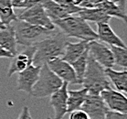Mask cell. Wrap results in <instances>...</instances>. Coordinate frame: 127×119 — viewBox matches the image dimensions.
<instances>
[{
    "mask_svg": "<svg viewBox=\"0 0 127 119\" xmlns=\"http://www.w3.org/2000/svg\"><path fill=\"white\" fill-rule=\"evenodd\" d=\"M41 5L51 21L61 19L69 16V14L53 0H41Z\"/></svg>",
    "mask_w": 127,
    "mask_h": 119,
    "instance_id": "20",
    "label": "cell"
},
{
    "mask_svg": "<svg viewBox=\"0 0 127 119\" xmlns=\"http://www.w3.org/2000/svg\"><path fill=\"white\" fill-rule=\"evenodd\" d=\"M90 119H105L108 108L100 95L88 94L81 107Z\"/></svg>",
    "mask_w": 127,
    "mask_h": 119,
    "instance_id": "11",
    "label": "cell"
},
{
    "mask_svg": "<svg viewBox=\"0 0 127 119\" xmlns=\"http://www.w3.org/2000/svg\"><path fill=\"white\" fill-rule=\"evenodd\" d=\"M67 37L61 31H55L52 35L36 44V51L33 57L34 65H42L56 58H61L64 53Z\"/></svg>",
    "mask_w": 127,
    "mask_h": 119,
    "instance_id": "1",
    "label": "cell"
},
{
    "mask_svg": "<svg viewBox=\"0 0 127 119\" xmlns=\"http://www.w3.org/2000/svg\"><path fill=\"white\" fill-rule=\"evenodd\" d=\"M105 119H127V116L126 114L108 110Z\"/></svg>",
    "mask_w": 127,
    "mask_h": 119,
    "instance_id": "28",
    "label": "cell"
},
{
    "mask_svg": "<svg viewBox=\"0 0 127 119\" xmlns=\"http://www.w3.org/2000/svg\"><path fill=\"white\" fill-rule=\"evenodd\" d=\"M17 119H32L29 108L28 106H26V105L23 106L20 114H19V116H18V117Z\"/></svg>",
    "mask_w": 127,
    "mask_h": 119,
    "instance_id": "30",
    "label": "cell"
},
{
    "mask_svg": "<svg viewBox=\"0 0 127 119\" xmlns=\"http://www.w3.org/2000/svg\"><path fill=\"white\" fill-rule=\"evenodd\" d=\"M96 7L102 10L105 14L108 15L111 18H117L124 22L126 21V12L122 10L117 4L113 3L110 0H105L103 2H101Z\"/></svg>",
    "mask_w": 127,
    "mask_h": 119,
    "instance_id": "22",
    "label": "cell"
},
{
    "mask_svg": "<svg viewBox=\"0 0 127 119\" xmlns=\"http://www.w3.org/2000/svg\"><path fill=\"white\" fill-rule=\"evenodd\" d=\"M69 119H90L88 115H87L83 110L78 109L74 110L69 113Z\"/></svg>",
    "mask_w": 127,
    "mask_h": 119,
    "instance_id": "27",
    "label": "cell"
},
{
    "mask_svg": "<svg viewBox=\"0 0 127 119\" xmlns=\"http://www.w3.org/2000/svg\"><path fill=\"white\" fill-rule=\"evenodd\" d=\"M0 46L7 50L13 56L17 53V42L14 28L12 25L0 29Z\"/></svg>",
    "mask_w": 127,
    "mask_h": 119,
    "instance_id": "16",
    "label": "cell"
},
{
    "mask_svg": "<svg viewBox=\"0 0 127 119\" xmlns=\"http://www.w3.org/2000/svg\"><path fill=\"white\" fill-rule=\"evenodd\" d=\"M40 0H25L21 2H11L12 6L14 8H19V9H27L34 6L35 4L38 3Z\"/></svg>",
    "mask_w": 127,
    "mask_h": 119,
    "instance_id": "26",
    "label": "cell"
},
{
    "mask_svg": "<svg viewBox=\"0 0 127 119\" xmlns=\"http://www.w3.org/2000/svg\"><path fill=\"white\" fill-rule=\"evenodd\" d=\"M36 51V46L25 47V49L17 53V55L12 58V61L9 65L6 75L11 77L14 73H18L24 71L26 68L33 64V57Z\"/></svg>",
    "mask_w": 127,
    "mask_h": 119,
    "instance_id": "12",
    "label": "cell"
},
{
    "mask_svg": "<svg viewBox=\"0 0 127 119\" xmlns=\"http://www.w3.org/2000/svg\"><path fill=\"white\" fill-rule=\"evenodd\" d=\"M77 16L82 19L91 22H95L96 24L98 23H109L111 20V17L106 15L102 10L100 8L94 7V8H84L81 7V9L77 13Z\"/></svg>",
    "mask_w": 127,
    "mask_h": 119,
    "instance_id": "18",
    "label": "cell"
},
{
    "mask_svg": "<svg viewBox=\"0 0 127 119\" xmlns=\"http://www.w3.org/2000/svg\"><path fill=\"white\" fill-rule=\"evenodd\" d=\"M17 19L10 0H0V20L5 27L11 25Z\"/></svg>",
    "mask_w": 127,
    "mask_h": 119,
    "instance_id": "21",
    "label": "cell"
},
{
    "mask_svg": "<svg viewBox=\"0 0 127 119\" xmlns=\"http://www.w3.org/2000/svg\"><path fill=\"white\" fill-rule=\"evenodd\" d=\"M105 0H83V2L81 3V7L84 8H94L98 6L99 4L103 2Z\"/></svg>",
    "mask_w": 127,
    "mask_h": 119,
    "instance_id": "29",
    "label": "cell"
},
{
    "mask_svg": "<svg viewBox=\"0 0 127 119\" xmlns=\"http://www.w3.org/2000/svg\"><path fill=\"white\" fill-rule=\"evenodd\" d=\"M17 19L50 30H53L56 28L41 5V0L31 7L25 9L21 14L17 16Z\"/></svg>",
    "mask_w": 127,
    "mask_h": 119,
    "instance_id": "6",
    "label": "cell"
},
{
    "mask_svg": "<svg viewBox=\"0 0 127 119\" xmlns=\"http://www.w3.org/2000/svg\"><path fill=\"white\" fill-rule=\"evenodd\" d=\"M105 73L111 83L115 87L116 91L123 93L127 92V72L125 69L123 71H115L113 68L105 69Z\"/></svg>",
    "mask_w": 127,
    "mask_h": 119,
    "instance_id": "17",
    "label": "cell"
},
{
    "mask_svg": "<svg viewBox=\"0 0 127 119\" xmlns=\"http://www.w3.org/2000/svg\"><path fill=\"white\" fill-rule=\"evenodd\" d=\"M41 65L31 64L24 71L17 73V88L18 91H23L30 95L32 88L38 81Z\"/></svg>",
    "mask_w": 127,
    "mask_h": 119,
    "instance_id": "10",
    "label": "cell"
},
{
    "mask_svg": "<svg viewBox=\"0 0 127 119\" xmlns=\"http://www.w3.org/2000/svg\"><path fill=\"white\" fill-rule=\"evenodd\" d=\"M11 25L14 28L17 44L25 47L35 46L55 32V29H47L19 19L14 21Z\"/></svg>",
    "mask_w": 127,
    "mask_h": 119,
    "instance_id": "4",
    "label": "cell"
},
{
    "mask_svg": "<svg viewBox=\"0 0 127 119\" xmlns=\"http://www.w3.org/2000/svg\"><path fill=\"white\" fill-rule=\"evenodd\" d=\"M117 5L120 6V8H121L122 10L125 11V8H126V0H119V2Z\"/></svg>",
    "mask_w": 127,
    "mask_h": 119,
    "instance_id": "32",
    "label": "cell"
},
{
    "mask_svg": "<svg viewBox=\"0 0 127 119\" xmlns=\"http://www.w3.org/2000/svg\"><path fill=\"white\" fill-rule=\"evenodd\" d=\"M81 84L87 89L88 94L93 95H100L101 91L111 88V82L105 73V69L90 54Z\"/></svg>",
    "mask_w": 127,
    "mask_h": 119,
    "instance_id": "3",
    "label": "cell"
},
{
    "mask_svg": "<svg viewBox=\"0 0 127 119\" xmlns=\"http://www.w3.org/2000/svg\"><path fill=\"white\" fill-rule=\"evenodd\" d=\"M73 1V4L77 6H81V3L83 2V0H72Z\"/></svg>",
    "mask_w": 127,
    "mask_h": 119,
    "instance_id": "33",
    "label": "cell"
},
{
    "mask_svg": "<svg viewBox=\"0 0 127 119\" xmlns=\"http://www.w3.org/2000/svg\"><path fill=\"white\" fill-rule=\"evenodd\" d=\"M88 57H89V48H88L87 50L84 51L83 54L78 60H76L74 62L70 63V65L72 66L73 70L75 72L76 76H77L79 81H80V84H81V82H82L84 73H85V70H86Z\"/></svg>",
    "mask_w": 127,
    "mask_h": 119,
    "instance_id": "23",
    "label": "cell"
},
{
    "mask_svg": "<svg viewBox=\"0 0 127 119\" xmlns=\"http://www.w3.org/2000/svg\"><path fill=\"white\" fill-rule=\"evenodd\" d=\"M47 65L62 81L71 84H80L72 66L61 58L53 59L49 61Z\"/></svg>",
    "mask_w": 127,
    "mask_h": 119,
    "instance_id": "8",
    "label": "cell"
},
{
    "mask_svg": "<svg viewBox=\"0 0 127 119\" xmlns=\"http://www.w3.org/2000/svg\"><path fill=\"white\" fill-rule=\"evenodd\" d=\"M4 28H5V26L2 24V22H1V20H0V29H4Z\"/></svg>",
    "mask_w": 127,
    "mask_h": 119,
    "instance_id": "35",
    "label": "cell"
},
{
    "mask_svg": "<svg viewBox=\"0 0 127 119\" xmlns=\"http://www.w3.org/2000/svg\"><path fill=\"white\" fill-rule=\"evenodd\" d=\"M89 42L86 40H80L78 42H69L68 41L65 46L64 53L61 59L69 62V64L78 60L85 50L88 49Z\"/></svg>",
    "mask_w": 127,
    "mask_h": 119,
    "instance_id": "15",
    "label": "cell"
},
{
    "mask_svg": "<svg viewBox=\"0 0 127 119\" xmlns=\"http://www.w3.org/2000/svg\"><path fill=\"white\" fill-rule=\"evenodd\" d=\"M68 87L69 83L63 81L62 86L49 96V105L54 111V119H62L68 113Z\"/></svg>",
    "mask_w": 127,
    "mask_h": 119,
    "instance_id": "13",
    "label": "cell"
},
{
    "mask_svg": "<svg viewBox=\"0 0 127 119\" xmlns=\"http://www.w3.org/2000/svg\"><path fill=\"white\" fill-rule=\"evenodd\" d=\"M11 2H21V1H25V0H10Z\"/></svg>",
    "mask_w": 127,
    "mask_h": 119,
    "instance_id": "34",
    "label": "cell"
},
{
    "mask_svg": "<svg viewBox=\"0 0 127 119\" xmlns=\"http://www.w3.org/2000/svg\"><path fill=\"white\" fill-rule=\"evenodd\" d=\"M53 1L60 5L69 15L77 14L81 9V6H77L74 5L72 0H53Z\"/></svg>",
    "mask_w": 127,
    "mask_h": 119,
    "instance_id": "25",
    "label": "cell"
},
{
    "mask_svg": "<svg viewBox=\"0 0 127 119\" xmlns=\"http://www.w3.org/2000/svg\"><path fill=\"white\" fill-rule=\"evenodd\" d=\"M47 119H52L51 117H47Z\"/></svg>",
    "mask_w": 127,
    "mask_h": 119,
    "instance_id": "36",
    "label": "cell"
},
{
    "mask_svg": "<svg viewBox=\"0 0 127 119\" xmlns=\"http://www.w3.org/2000/svg\"><path fill=\"white\" fill-rule=\"evenodd\" d=\"M97 36L98 40L105 43L108 46H116L125 48L126 45L119 36L113 31L109 23H98L97 24Z\"/></svg>",
    "mask_w": 127,
    "mask_h": 119,
    "instance_id": "14",
    "label": "cell"
},
{
    "mask_svg": "<svg viewBox=\"0 0 127 119\" xmlns=\"http://www.w3.org/2000/svg\"><path fill=\"white\" fill-rule=\"evenodd\" d=\"M88 48L90 55L104 69L113 68L114 66L113 53L108 45L99 40H93L90 41Z\"/></svg>",
    "mask_w": 127,
    "mask_h": 119,
    "instance_id": "7",
    "label": "cell"
},
{
    "mask_svg": "<svg viewBox=\"0 0 127 119\" xmlns=\"http://www.w3.org/2000/svg\"><path fill=\"white\" fill-rule=\"evenodd\" d=\"M52 22L67 38H76L80 40H86L88 42L98 40L96 31L93 30L86 20L77 15H69L66 18Z\"/></svg>",
    "mask_w": 127,
    "mask_h": 119,
    "instance_id": "2",
    "label": "cell"
},
{
    "mask_svg": "<svg viewBox=\"0 0 127 119\" xmlns=\"http://www.w3.org/2000/svg\"><path fill=\"white\" fill-rule=\"evenodd\" d=\"M62 84L63 81L49 69L47 63H44L41 65L38 79L32 88L30 95L36 98H45L59 90Z\"/></svg>",
    "mask_w": 127,
    "mask_h": 119,
    "instance_id": "5",
    "label": "cell"
},
{
    "mask_svg": "<svg viewBox=\"0 0 127 119\" xmlns=\"http://www.w3.org/2000/svg\"><path fill=\"white\" fill-rule=\"evenodd\" d=\"M100 96L109 110L124 114L127 113V99L124 93L113 90L111 87L101 91Z\"/></svg>",
    "mask_w": 127,
    "mask_h": 119,
    "instance_id": "9",
    "label": "cell"
},
{
    "mask_svg": "<svg viewBox=\"0 0 127 119\" xmlns=\"http://www.w3.org/2000/svg\"><path fill=\"white\" fill-rule=\"evenodd\" d=\"M111 51L113 53L114 64H117L119 66L123 67L126 70L127 67V50L125 48L116 46H109Z\"/></svg>",
    "mask_w": 127,
    "mask_h": 119,
    "instance_id": "24",
    "label": "cell"
},
{
    "mask_svg": "<svg viewBox=\"0 0 127 119\" xmlns=\"http://www.w3.org/2000/svg\"><path fill=\"white\" fill-rule=\"evenodd\" d=\"M14 56L12 55L11 53L8 52L7 50H6L5 49H3L2 47L0 46V58H8L12 59Z\"/></svg>",
    "mask_w": 127,
    "mask_h": 119,
    "instance_id": "31",
    "label": "cell"
},
{
    "mask_svg": "<svg viewBox=\"0 0 127 119\" xmlns=\"http://www.w3.org/2000/svg\"><path fill=\"white\" fill-rule=\"evenodd\" d=\"M87 95H88V91L84 87L79 90H68V100H67L68 113L81 109Z\"/></svg>",
    "mask_w": 127,
    "mask_h": 119,
    "instance_id": "19",
    "label": "cell"
}]
</instances>
